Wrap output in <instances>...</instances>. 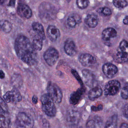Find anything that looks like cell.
Instances as JSON below:
<instances>
[{"instance_id":"40","label":"cell","mask_w":128,"mask_h":128,"mask_svg":"<svg viewBox=\"0 0 128 128\" xmlns=\"http://www.w3.org/2000/svg\"><path fill=\"white\" fill-rule=\"evenodd\" d=\"M123 23L125 25H128V16H126L123 20Z\"/></svg>"},{"instance_id":"26","label":"cell","mask_w":128,"mask_h":128,"mask_svg":"<svg viewBox=\"0 0 128 128\" xmlns=\"http://www.w3.org/2000/svg\"><path fill=\"white\" fill-rule=\"evenodd\" d=\"M76 3L79 8L81 10H84L88 7L89 5L90 1L87 0H77Z\"/></svg>"},{"instance_id":"27","label":"cell","mask_w":128,"mask_h":128,"mask_svg":"<svg viewBox=\"0 0 128 128\" xmlns=\"http://www.w3.org/2000/svg\"><path fill=\"white\" fill-rule=\"evenodd\" d=\"M113 4L117 8H124L128 5V3L126 1L124 0H116L113 1Z\"/></svg>"},{"instance_id":"36","label":"cell","mask_w":128,"mask_h":128,"mask_svg":"<svg viewBox=\"0 0 128 128\" xmlns=\"http://www.w3.org/2000/svg\"><path fill=\"white\" fill-rule=\"evenodd\" d=\"M42 124L44 128H51L49 122L46 119H43Z\"/></svg>"},{"instance_id":"1","label":"cell","mask_w":128,"mask_h":128,"mask_svg":"<svg viewBox=\"0 0 128 128\" xmlns=\"http://www.w3.org/2000/svg\"><path fill=\"white\" fill-rule=\"evenodd\" d=\"M14 47L18 58L23 62L30 66L37 63V53L28 37L24 35L17 37Z\"/></svg>"},{"instance_id":"39","label":"cell","mask_w":128,"mask_h":128,"mask_svg":"<svg viewBox=\"0 0 128 128\" xmlns=\"http://www.w3.org/2000/svg\"><path fill=\"white\" fill-rule=\"evenodd\" d=\"M5 77V74H4L3 71L0 70V79H3Z\"/></svg>"},{"instance_id":"16","label":"cell","mask_w":128,"mask_h":128,"mask_svg":"<svg viewBox=\"0 0 128 128\" xmlns=\"http://www.w3.org/2000/svg\"><path fill=\"white\" fill-rule=\"evenodd\" d=\"M86 24L91 28H95L98 23V16L94 14H88L85 19Z\"/></svg>"},{"instance_id":"2","label":"cell","mask_w":128,"mask_h":128,"mask_svg":"<svg viewBox=\"0 0 128 128\" xmlns=\"http://www.w3.org/2000/svg\"><path fill=\"white\" fill-rule=\"evenodd\" d=\"M43 111L48 116L53 117L56 115V109L53 101L48 94L42 95L41 97Z\"/></svg>"},{"instance_id":"20","label":"cell","mask_w":128,"mask_h":128,"mask_svg":"<svg viewBox=\"0 0 128 128\" xmlns=\"http://www.w3.org/2000/svg\"><path fill=\"white\" fill-rule=\"evenodd\" d=\"M0 28L5 33H8L12 30V25L8 20H0Z\"/></svg>"},{"instance_id":"33","label":"cell","mask_w":128,"mask_h":128,"mask_svg":"<svg viewBox=\"0 0 128 128\" xmlns=\"http://www.w3.org/2000/svg\"><path fill=\"white\" fill-rule=\"evenodd\" d=\"M91 108V110L93 112H98L103 109V106L102 104H100L97 106H92Z\"/></svg>"},{"instance_id":"19","label":"cell","mask_w":128,"mask_h":128,"mask_svg":"<svg viewBox=\"0 0 128 128\" xmlns=\"http://www.w3.org/2000/svg\"><path fill=\"white\" fill-rule=\"evenodd\" d=\"M0 122L3 128H10V119L8 112L0 115Z\"/></svg>"},{"instance_id":"23","label":"cell","mask_w":128,"mask_h":128,"mask_svg":"<svg viewBox=\"0 0 128 128\" xmlns=\"http://www.w3.org/2000/svg\"><path fill=\"white\" fill-rule=\"evenodd\" d=\"M80 114L76 111H72L68 113L67 118L68 122L71 123L76 124L79 121Z\"/></svg>"},{"instance_id":"35","label":"cell","mask_w":128,"mask_h":128,"mask_svg":"<svg viewBox=\"0 0 128 128\" xmlns=\"http://www.w3.org/2000/svg\"><path fill=\"white\" fill-rule=\"evenodd\" d=\"M122 112L123 116L128 120V104L124 106L122 109Z\"/></svg>"},{"instance_id":"6","label":"cell","mask_w":128,"mask_h":128,"mask_svg":"<svg viewBox=\"0 0 128 128\" xmlns=\"http://www.w3.org/2000/svg\"><path fill=\"white\" fill-rule=\"evenodd\" d=\"M121 84L116 80L109 81L104 86V92L105 95H114L119 91Z\"/></svg>"},{"instance_id":"14","label":"cell","mask_w":128,"mask_h":128,"mask_svg":"<svg viewBox=\"0 0 128 128\" xmlns=\"http://www.w3.org/2000/svg\"><path fill=\"white\" fill-rule=\"evenodd\" d=\"M117 32L114 29L112 28H108L105 29L102 32V37L104 41L107 42L112 38L116 37Z\"/></svg>"},{"instance_id":"31","label":"cell","mask_w":128,"mask_h":128,"mask_svg":"<svg viewBox=\"0 0 128 128\" xmlns=\"http://www.w3.org/2000/svg\"><path fill=\"white\" fill-rule=\"evenodd\" d=\"M71 73L73 74V76L76 78L77 80L78 81V82L80 84L81 86H84L81 77L80 76V75H79L78 73L77 72V71H76L75 70H74V69H72L71 70Z\"/></svg>"},{"instance_id":"25","label":"cell","mask_w":128,"mask_h":128,"mask_svg":"<svg viewBox=\"0 0 128 128\" xmlns=\"http://www.w3.org/2000/svg\"><path fill=\"white\" fill-rule=\"evenodd\" d=\"M11 82L15 88H16L18 86H21L22 81L21 77L18 75H14L11 78Z\"/></svg>"},{"instance_id":"3","label":"cell","mask_w":128,"mask_h":128,"mask_svg":"<svg viewBox=\"0 0 128 128\" xmlns=\"http://www.w3.org/2000/svg\"><path fill=\"white\" fill-rule=\"evenodd\" d=\"M48 93L54 103H59L63 98L62 91L58 85L52 82H49L47 86Z\"/></svg>"},{"instance_id":"10","label":"cell","mask_w":128,"mask_h":128,"mask_svg":"<svg viewBox=\"0 0 128 128\" xmlns=\"http://www.w3.org/2000/svg\"><path fill=\"white\" fill-rule=\"evenodd\" d=\"M46 34L51 41L54 42L60 37L61 33L60 30L57 27L53 25H50L47 28Z\"/></svg>"},{"instance_id":"7","label":"cell","mask_w":128,"mask_h":128,"mask_svg":"<svg viewBox=\"0 0 128 128\" xmlns=\"http://www.w3.org/2000/svg\"><path fill=\"white\" fill-rule=\"evenodd\" d=\"M4 99L6 103L10 102L16 103L20 102L22 100V97L19 91L17 89H13L10 91L6 92L4 95Z\"/></svg>"},{"instance_id":"28","label":"cell","mask_w":128,"mask_h":128,"mask_svg":"<svg viewBox=\"0 0 128 128\" xmlns=\"http://www.w3.org/2000/svg\"><path fill=\"white\" fill-rule=\"evenodd\" d=\"M120 50L128 55V43L126 41L123 40L120 44Z\"/></svg>"},{"instance_id":"17","label":"cell","mask_w":128,"mask_h":128,"mask_svg":"<svg viewBox=\"0 0 128 128\" xmlns=\"http://www.w3.org/2000/svg\"><path fill=\"white\" fill-rule=\"evenodd\" d=\"M34 31L37 34V35L42 38L43 40L46 39V35L44 28L42 24L38 22H34L32 24Z\"/></svg>"},{"instance_id":"41","label":"cell","mask_w":128,"mask_h":128,"mask_svg":"<svg viewBox=\"0 0 128 128\" xmlns=\"http://www.w3.org/2000/svg\"><path fill=\"white\" fill-rule=\"evenodd\" d=\"M120 128H128V124L125 123H123L120 125Z\"/></svg>"},{"instance_id":"22","label":"cell","mask_w":128,"mask_h":128,"mask_svg":"<svg viewBox=\"0 0 128 128\" xmlns=\"http://www.w3.org/2000/svg\"><path fill=\"white\" fill-rule=\"evenodd\" d=\"M43 40L39 36H36L33 40L32 44L34 49L37 51H40L42 49Z\"/></svg>"},{"instance_id":"24","label":"cell","mask_w":128,"mask_h":128,"mask_svg":"<svg viewBox=\"0 0 128 128\" xmlns=\"http://www.w3.org/2000/svg\"><path fill=\"white\" fill-rule=\"evenodd\" d=\"M117 115L113 116L107 121L104 128H116L117 127Z\"/></svg>"},{"instance_id":"4","label":"cell","mask_w":128,"mask_h":128,"mask_svg":"<svg viewBox=\"0 0 128 128\" xmlns=\"http://www.w3.org/2000/svg\"><path fill=\"white\" fill-rule=\"evenodd\" d=\"M16 123L20 128H32L34 124L32 116L23 112L18 113L16 116Z\"/></svg>"},{"instance_id":"9","label":"cell","mask_w":128,"mask_h":128,"mask_svg":"<svg viewBox=\"0 0 128 128\" xmlns=\"http://www.w3.org/2000/svg\"><path fill=\"white\" fill-rule=\"evenodd\" d=\"M64 50L66 53L70 56H74L77 52V48L74 41L70 39L66 40L64 44Z\"/></svg>"},{"instance_id":"30","label":"cell","mask_w":128,"mask_h":128,"mask_svg":"<svg viewBox=\"0 0 128 128\" xmlns=\"http://www.w3.org/2000/svg\"><path fill=\"white\" fill-rule=\"evenodd\" d=\"M121 97L124 100L128 99V83L126 84L121 92Z\"/></svg>"},{"instance_id":"37","label":"cell","mask_w":128,"mask_h":128,"mask_svg":"<svg viewBox=\"0 0 128 128\" xmlns=\"http://www.w3.org/2000/svg\"><path fill=\"white\" fill-rule=\"evenodd\" d=\"M15 5H16V1H10L8 4V7H14L15 6Z\"/></svg>"},{"instance_id":"43","label":"cell","mask_w":128,"mask_h":128,"mask_svg":"<svg viewBox=\"0 0 128 128\" xmlns=\"http://www.w3.org/2000/svg\"><path fill=\"white\" fill-rule=\"evenodd\" d=\"M4 2V1H0V5L3 4Z\"/></svg>"},{"instance_id":"44","label":"cell","mask_w":128,"mask_h":128,"mask_svg":"<svg viewBox=\"0 0 128 128\" xmlns=\"http://www.w3.org/2000/svg\"><path fill=\"white\" fill-rule=\"evenodd\" d=\"M0 128H3L2 127H0Z\"/></svg>"},{"instance_id":"12","label":"cell","mask_w":128,"mask_h":128,"mask_svg":"<svg viewBox=\"0 0 128 128\" xmlns=\"http://www.w3.org/2000/svg\"><path fill=\"white\" fill-rule=\"evenodd\" d=\"M17 13L20 16L27 19L30 18L32 15V11L29 6L22 3L19 4L17 7Z\"/></svg>"},{"instance_id":"42","label":"cell","mask_w":128,"mask_h":128,"mask_svg":"<svg viewBox=\"0 0 128 128\" xmlns=\"http://www.w3.org/2000/svg\"><path fill=\"white\" fill-rule=\"evenodd\" d=\"M6 112H5V111H4V110L0 107V115H3Z\"/></svg>"},{"instance_id":"8","label":"cell","mask_w":128,"mask_h":128,"mask_svg":"<svg viewBox=\"0 0 128 128\" xmlns=\"http://www.w3.org/2000/svg\"><path fill=\"white\" fill-rule=\"evenodd\" d=\"M79 60L84 67H91L96 63L95 58L89 53H83L79 56Z\"/></svg>"},{"instance_id":"18","label":"cell","mask_w":128,"mask_h":128,"mask_svg":"<svg viewBox=\"0 0 128 128\" xmlns=\"http://www.w3.org/2000/svg\"><path fill=\"white\" fill-rule=\"evenodd\" d=\"M103 90L100 86H97L92 88L89 92L88 97L90 100L94 101L102 95Z\"/></svg>"},{"instance_id":"34","label":"cell","mask_w":128,"mask_h":128,"mask_svg":"<svg viewBox=\"0 0 128 128\" xmlns=\"http://www.w3.org/2000/svg\"><path fill=\"white\" fill-rule=\"evenodd\" d=\"M86 128H96L95 122L93 120H90L86 124Z\"/></svg>"},{"instance_id":"15","label":"cell","mask_w":128,"mask_h":128,"mask_svg":"<svg viewBox=\"0 0 128 128\" xmlns=\"http://www.w3.org/2000/svg\"><path fill=\"white\" fill-rule=\"evenodd\" d=\"M82 22V19L80 15L76 13L70 14L68 17L67 23L69 27L74 28L77 25L80 24Z\"/></svg>"},{"instance_id":"29","label":"cell","mask_w":128,"mask_h":128,"mask_svg":"<svg viewBox=\"0 0 128 128\" xmlns=\"http://www.w3.org/2000/svg\"><path fill=\"white\" fill-rule=\"evenodd\" d=\"M98 13L102 14L105 16H110L112 14L111 10L109 8L104 7L98 8Z\"/></svg>"},{"instance_id":"13","label":"cell","mask_w":128,"mask_h":128,"mask_svg":"<svg viewBox=\"0 0 128 128\" xmlns=\"http://www.w3.org/2000/svg\"><path fill=\"white\" fill-rule=\"evenodd\" d=\"M86 89L85 86H81L75 92H74L70 95L69 102L73 105H75L79 103L82 95L86 92Z\"/></svg>"},{"instance_id":"21","label":"cell","mask_w":128,"mask_h":128,"mask_svg":"<svg viewBox=\"0 0 128 128\" xmlns=\"http://www.w3.org/2000/svg\"><path fill=\"white\" fill-rule=\"evenodd\" d=\"M115 60L118 63H126L128 61V55L120 50L116 55Z\"/></svg>"},{"instance_id":"32","label":"cell","mask_w":128,"mask_h":128,"mask_svg":"<svg viewBox=\"0 0 128 128\" xmlns=\"http://www.w3.org/2000/svg\"><path fill=\"white\" fill-rule=\"evenodd\" d=\"M0 107L4 110V111L8 112V107L5 101L0 97Z\"/></svg>"},{"instance_id":"38","label":"cell","mask_w":128,"mask_h":128,"mask_svg":"<svg viewBox=\"0 0 128 128\" xmlns=\"http://www.w3.org/2000/svg\"><path fill=\"white\" fill-rule=\"evenodd\" d=\"M38 100V97L36 95H34L32 97V101L33 103L34 104H36L37 103Z\"/></svg>"},{"instance_id":"11","label":"cell","mask_w":128,"mask_h":128,"mask_svg":"<svg viewBox=\"0 0 128 128\" xmlns=\"http://www.w3.org/2000/svg\"><path fill=\"white\" fill-rule=\"evenodd\" d=\"M102 71L108 78H111L117 73L118 69L114 65L111 63H106L102 67Z\"/></svg>"},{"instance_id":"5","label":"cell","mask_w":128,"mask_h":128,"mask_svg":"<svg viewBox=\"0 0 128 128\" xmlns=\"http://www.w3.org/2000/svg\"><path fill=\"white\" fill-rule=\"evenodd\" d=\"M44 58L45 61L50 66L56 64L59 57V52L54 47H50L44 54Z\"/></svg>"}]
</instances>
